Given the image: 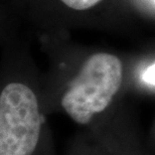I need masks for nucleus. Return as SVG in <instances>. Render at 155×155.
<instances>
[{"mask_svg": "<svg viewBox=\"0 0 155 155\" xmlns=\"http://www.w3.org/2000/svg\"><path fill=\"white\" fill-rule=\"evenodd\" d=\"M35 35L48 61V71L43 73L46 114L64 113L83 128L109 115L123 85L121 58L98 51L76 61L64 45V32Z\"/></svg>", "mask_w": 155, "mask_h": 155, "instance_id": "obj_1", "label": "nucleus"}, {"mask_svg": "<svg viewBox=\"0 0 155 155\" xmlns=\"http://www.w3.org/2000/svg\"><path fill=\"white\" fill-rule=\"evenodd\" d=\"M31 33L21 30L1 48L0 155H55Z\"/></svg>", "mask_w": 155, "mask_h": 155, "instance_id": "obj_2", "label": "nucleus"}, {"mask_svg": "<svg viewBox=\"0 0 155 155\" xmlns=\"http://www.w3.org/2000/svg\"><path fill=\"white\" fill-rule=\"evenodd\" d=\"M106 0H6L8 8L31 32H64L78 17L88 14Z\"/></svg>", "mask_w": 155, "mask_h": 155, "instance_id": "obj_3", "label": "nucleus"}, {"mask_svg": "<svg viewBox=\"0 0 155 155\" xmlns=\"http://www.w3.org/2000/svg\"><path fill=\"white\" fill-rule=\"evenodd\" d=\"M66 155H147V152L129 121L118 120L109 114L84 128Z\"/></svg>", "mask_w": 155, "mask_h": 155, "instance_id": "obj_4", "label": "nucleus"}, {"mask_svg": "<svg viewBox=\"0 0 155 155\" xmlns=\"http://www.w3.org/2000/svg\"><path fill=\"white\" fill-rule=\"evenodd\" d=\"M21 26L22 24L8 8L5 0H0V48L17 35L22 30Z\"/></svg>", "mask_w": 155, "mask_h": 155, "instance_id": "obj_5", "label": "nucleus"}, {"mask_svg": "<svg viewBox=\"0 0 155 155\" xmlns=\"http://www.w3.org/2000/svg\"><path fill=\"white\" fill-rule=\"evenodd\" d=\"M144 79L147 83L155 84V64L148 68V70L145 72Z\"/></svg>", "mask_w": 155, "mask_h": 155, "instance_id": "obj_6", "label": "nucleus"}]
</instances>
